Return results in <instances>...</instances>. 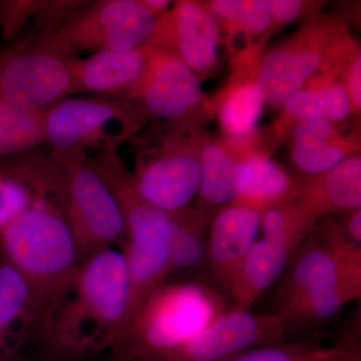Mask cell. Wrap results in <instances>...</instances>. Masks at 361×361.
<instances>
[{"label": "cell", "instance_id": "obj_18", "mask_svg": "<svg viewBox=\"0 0 361 361\" xmlns=\"http://www.w3.org/2000/svg\"><path fill=\"white\" fill-rule=\"evenodd\" d=\"M292 253L279 242L267 238L256 241L225 284L235 304L234 310H249L281 276Z\"/></svg>", "mask_w": 361, "mask_h": 361}, {"label": "cell", "instance_id": "obj_31", "mask_svg": "<svg viewBox=\"0 0 361 361\" xmlns=\"http://www.w3.org/2000/svg\"><path fill=\"white\" fill-rule=\"evenodd\" d=\"M292 137L293 146L296 147H319L337 142L334 123L322 118L297 121Z\"/></svg>", "mask_w": 361, "mask_h": 361}, {"label": "cell", "instance_id": "obj_24", "mask_svg": "<svg viewBox=\"0 0 361 361\" xmlns=\"http://www.w3.org/2000/svg\"><path fill=\"white\" fill-rule=\"evenodd\" d=\"M283 106L286 116L295 121L322 118L330 122H341L353 111L345 85L336 80L304 87Z\"/></svg>", "mask_w": 361, "mask_h": 361}, {"label": "cell", "instance_id": "obj_11", "mask_svg": "<svg viewBox=\"0 0 361 361\" xmlns=\"http://www.w3.org/2000/svg\"><path fill=\"white\" fill-rule=\"evenodd\" d=\"M220 37L219 23L207 6L180 1L156 20L146 44L152 51L180 59L197 75L212 71L217 63Z\"/></svg>", "mask_w": 361, "mask_h": 361}, {"label": "cell", "instance_id": "obj_7", "mask_svg": "<svg viewBox=\"0 0 361 361\" xmlns=\"http://www.w3.org/2000/svg\"><path fill=\"white\" fill-rule=\"evenodd\" d=\"M155 23L141 0H102L84 4L49 32L73 51H123L146 44Z\"/></svg>", "mask_w": 361, "mask_h": 361}, {"label": "cell", "instance_id": "obj_19", "mask_svg": "<svg viewBox=\"0 0 361 361\" xmlns=\"http://www.w3.org/2000/svg\"><path fill=\"white\" fill-rule=\"evenodd\" d=\"M238 190L239 199L234 204L251 207L261 214L298 197V184L276 161L262 154L241 158Z\"/></svg>", "mask_w": 361, "mask_h": 361}, {"label": "cell", "instance_id": "obj_36", "mask_svg": "<svg viewBox=\"0 0 361 361\" xmlns=\"http://www.w3.org/2000/svg\"><path fill=\"white\" fill-rule=\"evenodd\" d=\"M141 2L155 18L165 13L171 4V1L167 0H141Z\"/></svg>", "mask_w": 361, "mask_h": 361}, {"label": "cell", "instance_id": "obj_16", "mask_svg": "<svg viewBox=\"0 0 361 361\" xmlns=\"http://www.w3.org/2000/svg\"><path fill=\"white\" fill-rule=\"evenodd\" d=\"M40 329L30 285L0 253V361H13L32 345Z\"/></svg>", "mask_w": 361, "mask_h": 361}, {"label": "cell", "instance_id": "obj_22", "mask_svg": "<svg viewBox=\"0 0 361 361\" xmlns=\"http://www.w3.org/2000/svg\"><path fill=\"white\" fill-rule=\"evenodd\" d=\"M256 80L237 85L221 102V128L233 144L244 146L258 130L264 106Z\"/></svg>", "mask_w": 361, "mask_h": 361}, {"label": "cell", "instance_id": "obj_17", "mask_svg": "<svg viewBox=\"0 0 361 361\" xmlns=\"http://www.w3.org/2000/svg\"><path fill=\"white\" fill-rule=\"evenodd\" d=\"M261 214L241 204L226 206L214 218L208 255L214 272L226 284L257 241Z\"/></svg>", "mask_w": 361, "mask_h": 361}, {"label": "cell", "instance_id": "obj_21", "mask_svg": "<svg viewBox=\"0 0 361 361\" xmlns=\"http://www.w3.org/2000/svg\"><path fill=\"white\" fill-rule=\"evenodd\" d=\"M201 166L199 190L206 205H231L239 199L238 175L241 158L217 142H207L198 153Z\"/></svg>", "mask_w": 361, "mask_h": 361}, {"label": "cell", "instance_id": "obj_12", "mask_svg": "<svg viewBox=\"0 0 361 361\" xmlns=\"http://www.w3.org/2000/svg\"><path fill=\"white\" fill-rule=\"evenodd\" d=\"M129 99L148 116L180 123L203 101L200 78L180 59L153 51L148 70Z\"/></svg>", "mask_w": 361, "mask_h": 361}, {"label": "cell", "instance_id": "obj_30", "mask_svg": "<svg viewBox=\"0 0 361 361\" xmlns=\"http://www.w3.org/2000/svg\"><path fill=\"white\" fill-rule=\"evenodd\" d=\"M346 156V149L341 144L332 142L319 147H296L292 148V160L301 172L310 176L326 174Z\"/></svg>", "mask_w": 361, "mask_h": 361}, {"label": "cell", "instance_id": "obj_28", "mask_svg": "<svg viewBox=\"0 0 361 361\" xmlns=\"http://www.w3.org/2000/svg\"><path fill=\"white\" fill-rule=\"evenodd\" d=\"M39 200L32 187L16 171L0 172V232Z\"/></svg>", "mask_w": 361, "mask_h": 361}, {"label": "cell", "instance_id": "obj_20", "mask_svg": "<svg viewBox=\"0 0 361 361\" xmlns=\"http://www.w3.org/2000/svg\"><path fill=\"white\" fill-rule=\"evenodd\" d=\"M298 198L316 217L361 208V158L344 159L326 174L298 184Z\"/></svg>", "mask_w": 361, "mask_h": 361}, {"label": "cell", "instance_id": "obj_32", "mask_svg": "<svg viewBox=\"0 0 361 361\" xmlns=\"http://www.w3.org/2000/svg\"><path fill=\"white\" fill-rule=\"evenodd\" d=\"M313 361H361L360 343L349 338L332 348H322Z\"/></svg>", "mask_w": 361, "mask_h": 361}, {"label": "cell", "instance_id": "obj_5", "mask_svg": "<svg viewBox=\"0 0 361 361\" xmlns=\"http://www.w3.org/2000/svg\"><path fill=\"white\" fill-rule=\"evenodd\" d=\"M146 120L139 104L113 97L65 99L47 110L45 142L51 155L116 152Z\"/></svg>", "mask_w": 361, "mask_h": 361}, {"label": "cell", "instance_id": "obj_37", "mask_svg": "<svg viewBox=\"0 0 361 361\" xmlns=\"http://www.w3.org/2000/svg\"><path fill=\"white\" fill-rule=\"evenodd\" d=\"M13 361H56L49 360V358L45 357V356L39 355V353L35 351V353H30L25 350L16 356Z\"/></svg>", "mask_w": 361, "mask_h": 361}, {"label": "cell", "instance_id": "obj_6", "mask_svg": "<svg viewBox=\"0 0 361 361\" xmlns=\"http://www.w3.org/2000/svg\"><path fill=\"white\" fill-rule=\"evenodd\" d=\"M73 52L49 32L0 52V99L42 111L75 94L70 68Z\"/></svg>", "mask_w": 361, "mask_h": 361}, {"label": "cell", "instance_id": "obj_13", "mask_svg": "<svg viewBox=\"0 0 361 361\" xmlns=\"http://www.w3.org/2000/svg\"><path fill=\"white\" fill-rule=\"evenodd\" d=\"M89 160L120 207L127 228L126 242L168 246L174 218L142 200L133 174L123 165L116 152L97 153L96 156L89 157Z\"/></svg>", "mask_w": 361, "mask_h": 361}, {"label": "cell", "instance_id": "obj_8", "mask_svg": "<svg viewBox=\"0 0 361 361\" xmlns=\"http://www.w3.org/2000/svg\"><path fill=\"white\" fill-rule=\"evenodd\" d=\"M299 255L280 292V308L319 292L361 285V246L334 223L323 226Z\"/></svg>", "mask_w": 361, "mask_h": 361}, {"label": "cell", "instance_id": "obj_26", "mask_svg": "<svg viewBox=\"0 0 361 361\" xmlns=\"http://www.w3.org/2000/svg\"><path fill=\"white\" fill-rule=\"evenodd\" d=\"M187 211L172 216L174 224L168 241L170 277L195 267L205 252L200 219Z\"/></svg>", "mask_w": 361, "mask_h": 361}, {"label": "cell", "instance_id": "obj_27", "mask_svg": "<svg viewBox=\"0 0 361 361\" xmlns=\"http://www.w3.org/2000/svg\"><path fill=\"white\" fill-rule=\"evenodd\" d=\"M207 8L218 23L246 35H262L273 23L268 0H215Z\"/></svg>", "mask_w": 361, "mask_h": 361}, {"label": "cell", "instance_id": "obj_1", "mask_svg": "<svg viewBox=\"0 0 361 361\" xmlns=\"http://www.w3.org/2000/svg\"><path fill=\"white\" fill-rule=\"evenodd\" d=\"M130 294L123 251L108 248L92 254L78 265L32 346L52 360H97L127 327Z\"/></svg>", "mask_w": 361, "mask_h": 361}, {"label": "cell", "instance_id": "obj_35", "mask_svg": "<svg viewBox=\"0 0 361 361\" xmlns=\"http://www.w3.org/2000/svg\"><path fill=\"white\" fill-rule=\"evenodd\" d=\"M350 217L348 218L345 228H342L345 234L348 235L351 241L355 242L357 245L361 243V210L351 211Z\"/></svg>", "mask_w": 361, "mask_h": 361}, {"label": "cell", "instance_id": "obj_15", "mask_svg": "<svg viewBox=\"0 0 361 361\" xmlns=\"http://www.w3.org/2000/svg\"><path fill=\"white\" fill-rule=\"evenodd\" d=\"M153 51L146 44L130 51L97 52L73 58L70 68L75 94L94 92L129 99L148 70Z\"/></svg>", "mask_w": 361, "mask_h": 361}, {"label": "cell", "instance_id": "obj_33", "mask_svg": "<svg viewBox=\"0 0 361 361\" xmlns=\"http://www.w3.org/2000/svg\"><path fill=\"white\" fill-rule=\"evenodd\" d=\"M271 16L273 21L287 25L299 18L304 7L300 0H269Z\"/></svg>", "mask_w": 361, "mask_h": 361}, {"label": "cell", "instance_id": "obj_34", "mask_svg": "<svg viewBox=\"0 0 361 361\" xmlns=\"http://www.w3.org/2000/svg\"><path fill=\"white\" fill-rule=\"evenodd\" d=\"M345 87L348 90L353 111H360L361 108V56L356 54L349 66Z\"/></svg>", "mask_w": 361, "mask_h": 361}, {"label": "cell", "instance_id": "obj_29", "mask_svg": "<svg viewBox=\"0 0 361 361\" xmlns=\"http://www.w3.org/2000/svg\"><path fill=\"white\" fill-rule=\"evenodd\" d=\"M322 348L313 341L283 342L246 349L218 361H313Z\"/></svg>", "mask_w": 361, "mask_h": 361}, {"label": "cell", "instance_id": "obj_9", "mask_svg": "<svg viewBox=\"0 0 361 361\" xmlns=\"http://www.w3.org/2000/svg\"><path fill=\"white\" fill-rule=\"evenodd\" d=\"M283 342L286 327L279 316L234 310L197 336L146 361H218L246 349Z\"/></svg>", "mask_w": 361, "mask_h": 361}, {"label": "cell", "instance_id": "obj_4", "mask_svg": "<svg viewBox=\"0 0 361 361\" xmlns=\"http://www.w3.org/2000/svg\"><path fill=\"white\" fill-rule=\"evenodd\" d=\"M47 198L70 226L82 262L97 252L123 246L128 233L115 197L87 155H39Z\"/></svg>", "mask_w": 361, "mask_h": 361}, {"label": "cell", "instance_id": "obj_3", "mask_svg": "<svg viewBox=\"0 0 361 361\" xmlns=\"http://www.w3.org/2000/svg\"><path fill=\"white\" fill-rule=\"evenodd\" d=\"M227 312L222 297L207 285L167 281L148 297L99 361L148 360L200 334Z\"/></svg>", "mask_w": 361, "mask_h": 361}, {"label": "cell", "instance_id": "obj_10", "mask_svg": "<svg viewBox=\"0 0 361 361\" xmlns=\"http://www.w3.org/2000/svg\"><path fill=\"white\" fill-rule=\"evenodd\" d=\"M133 177L142 200L174 216L188 210L199 194L200 161L198 154L173 139L142 155Z\"/></svg>", "mask_w": 361, "mask_h": 361}, {"label": "cell", "instance_id": "obj_14", "mask_svg": "<svg viewBox=\"0 0 361 361\" xmlns=\"http://www.w3.org/2000/svg\"><path fill=\"white\" fill-rule=\"evenodd\" d=\"M327 52L325 44L305 35L270 49L263 56L256 78L264 104L283 106L322 70Z\"/></svg>", "mask_w": 361, "mask_h": 361}, {"label": "cell", "instance_id": "obj_23", "mask_svg": "<svg viewBox=\"0 0 361 361\" xmlns=\"http://www.w3.org/2000/svg\"><path fill=\"white\" fill-rule=\"evenodd\" d=\"M47 110H28L0 99V158L25 155L44 144Z\"/></svg>", "mask_w": 361, "mask_h": 361}, {"label": "cell", "instance_id": "obj_25", "mask_svg": "<svg viewBox=\"0 0 361 361\" xmlns=\"http://www.w3.org/2000/svg\"><path fill=\"white\" fill-rule=\"evenodd\" d=\"M318 218L299 198L267 209L261 215L264 238L279 242L292 252L314 229Z\"/></svg>", "mask_w": 361, "mask_h": 361}, {"label": "cell", "instance_id": "obj_2", "mask_svg": "<svg viewBox=\"0 0 361 361\" xmlns=\"http://www.w3.org/2000/svg\"><path fill=\"white\" fill-rule=\"evenodd\" d=\"M0 253L30 285L42 331L80 263L70 226L58 207L37 201L0 232Z\"/></svg>", "mask_w": 361, "mask_h": 361}]
</instances>
